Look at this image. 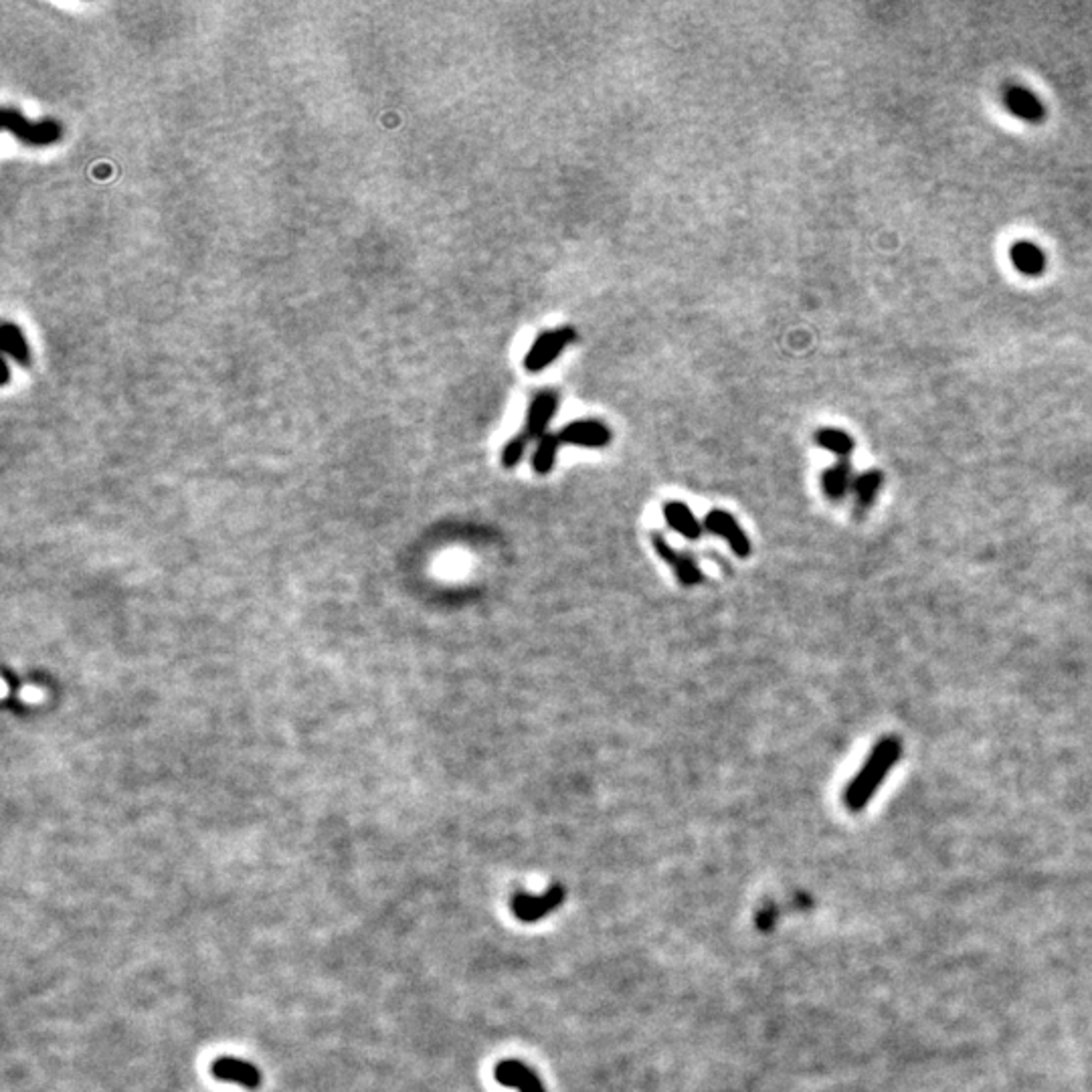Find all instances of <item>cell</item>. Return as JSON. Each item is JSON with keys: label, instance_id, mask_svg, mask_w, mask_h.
<instances>
[{"label": "cell", "instance_id": "cell-1", "mask_svg": "<svg viewBox=\"0 0 1092 1092\" xmlns=\"http://www.w3.org/2000/svg\"><path fill=\"white\" fill-rule=\"evenodd\" d=\"M902 742L896 737H884L876 742L874 748L868 755L866 763L856 772L844 791V804L850 812H861L868 805V801L874 797V793L880 789L884 779L894 764L901 759Z\"/></svg>", "mask_w": 1092, "mask_h": 1092}, {"label": "cell", "instance_id": "cell-2", "mask_svg": "<svg viewBox=\"0 0 1092 1092\" xmlns=\"http://www.w3.org/2000/svg\"><path fill=\"white\" fill-rule=\"evenodd\" d=\"M575 340L577 330L573 326H561V328L542 332L524 356V368L532 375L548 368Z\"/></svg>", "mask_w": 1092, "mask_h": 1092}, {"label": "cell", "instance_id": "cell-3", "mask_svg": "<svg viewBox=\"0 0 1092 1092\" xmlns=\"http://www.w3.org/2000/svg\"><path fill=\"white\" fill-rule=\"evenodd\" d=\"M704 530L715 534V537L723 538L728 546H731V551L739 556V559H748L750 551H753V545H750L748 534L742 530V526L739 524V520L734 518L731 512L715 508L710 510L707 516L702 520Z\"/></svg>", "mask_w": 1092, "mask_h": 1092}, {"label": "cell", "instance_id": "cell-4", "mask_svg": "<svg viewBox=\"0 0 1092 1092\" xmlns=\"http://www.w3.org/2000/svg\"><path fill=\"white\" fill-rule=\"evenodd\" d=\"M651 546H653V551L658 553L659 559L670 564L674 577L678 578V583L682 586H696V585L704 583V578L707 577H704L702 569L698 567V562L690 554L675 551L662 532L651 534Z\"/></svg>", "mask_w": 1092, "mask_h": 1092}, {"label": "cell", "instance_id": "cell-5", "mask_svg": "<svg viewBox=\"0 0 1092 1092\" xmlns=\"http://www.w3.org/2000/svg\"><path fill=\"white\" fill-rule=\"evenodd\" d=\"M562 445L586 449H603L613 440L611 429L601 419H575L559 431Z\"/></svg>", "mask_w": 1092, "mask_h": 1092}, {"label": "cell", "instance_id": "cell-6", "mask_svg": "<svg viewBox=\"0 0 1092 1092\" xmlns=\"http://www.w3.org/2000/svg\"><path fill=\"white\" fill-rule=\"evenodd\" d=\"M559 405L561 397L553 389H542L530 399L524 423V435L530 441H538L540 437L548 433V425H551L556 411H559Z\"/></svg>", "mask_w": 1092, "mask_h": 1092}, {"label": "cell", "instance_id": "cell-7", "mask_svg": "<svg viewBox=\"0 0 1092 1092\" xmlns=\"http://www.w3.org/2000/svg\"><path fill=\"white\" fill-rule=\"evenodd\" d=\"M562 901H564V890L561 886H553L540 896L516 894L514 898H512L510 909H512V915H514L518 920H522V923H537V920L545 918L546 915H551V912L559 909Z\"/></svg>", "mask_w": 1092, "mask_h": 1092}, {"label": "cell", "instance_id": "cell-8", "mask_svg": "<svg viewBox=\"0 0 1092 1092\" xmlns=\"http://www.w3.org/2000/svg\"><path fill=\"white\" fill-rule=\"evenodd\" d=\"M211 1072L217 1076L219 1080L237 1082L239 1087H245L249 1090H255L262 1087V1080H263L262 1072H259L257 1068L251 1064V1062L227 1058V1056L214 1060L211 1066Z\"/></svg>", "mask_w": 1092, "mask_h": 1092}, {"label": "cell", "instance_id": "cell-9", "mask_svg": "<svg viewBox=\"0 0 1092 1092\" xmlns=\"http://www.w3.org/2000/svg\"><path fill=\"white\" fill-rule=\"evenodd\" d=\"M662 514H664L666 524L670 526L675 534L684 537L686 540H700L702 534L707 532L704 530V524L694 516L692 508H690L684 502H680V500L666 502L662 506Z\"/></svg>", "mask_w": 1092, "mask_h": 1092}, {"label": "cell", "instance_id": "cell-10", "mask_svg": "<svg viewBox=\"0 0 1092 1092\" xmlns=\"http://www.w3.org/2000/svg\"><path fill=\"white\" fill-rule=\"evenodd\" d=\"M1006 106L1009 108L1014 116L1020 117L1023 122L1030 124H1039L1046 117V108L1044 103L1039 101L1038 95H1034L1026 87L1020 85H1009L1006 89Z\"/></svg>", "mask_w": 1092, "mask_h": 1092}, {"label": "cell", "instance_id": "cell-11", "mask_svg": "<svg viewBox=\"0 0 1092 1092\" xmlns=\"http://www.w3.org/2000/svg\"><path fill=\"white\" fill-rule=\"evenodd\" d=\"M496 1080L504 1087L516 1088L518 1092H545V1087L537 1074L529 1066L516 1060L500 1062L494 1071Z\"/></svg>", "mask_w": 1092, "mask_h": 1092}, {"label": "cell", "instance_id": "cell-12", "mask_svg": "<svg viewBox=\"0 0 1092 1092\" xmlns=\"http://www.w3.org/2000/svg\"><path fill=\"white\" fill-rule=\"evenodd\" d=\"M853 470L850 459H837L834 465L821 472V489L829 500H844L853 486Z\"/></svg>", "mask_w": 1092, "mask_h": 1092}, {"label": "cell", "instance_id": "cell-13", "mask_svg": "<svg viewBox=\"0 0 1092 1092\" xmlns=\"http://www.w3.org/2000/svg\"><path fill=\"white\" fill-rule=\"evenodd\" d=\"M1009 257H1012V263L1015 270L1022 271L1023 276L1036 278V276H1042V271L1046 270L1044 251L1031 241L1014 243L1012 251H1009Z\"/></svg>", "mask_w": 1092, "mask_h": 1092}, {"label": "cell", "instance_id": "cell-14", "mask_svg": "<svg viewBox=\"0 0 1092 1092\" xmlns=\"http://www.w3.org/2000/svg\"><path fill=\"white\" fill-rule=\"evenodd\" d=\"M561 445L562 441H561L559 433H551V431H548L545 437H540L537 445H534V453L530 457V465H532L534 473L548 475L554 470Z\"/></svg>", "mask_w": 1092, "mask_h": 1092}, {"label": "cell", "instance_id": "cell-15", "mask_svg": "<svg viewBox=\"0 0 1092 1092\" xmlns=\"http://www.w3.org/2000/svg\"><path fill=\"white\" fill-rule=\"evenodd\" d=\"M884 475L880 470H866L861 472L860 475H856V480H853V496H856V512L861 514V512H866L868 508L872 506L876 502V496H878L880 488H882Z\"/></svg>", "mask_w": 1092, "mask_h": 1092}, {"label": "cell", "instance_id": "cell-16", "mask_svg": "<svg viewBox=\"0 0 1092 1092\" xmlns=\"http://www.w3.org/2000/svg\"><path fill=\"white\" fill-rule=\"evenodd\" d=\"M813 440L821 449H828L834 453V456H837V459H850L853 448H856V443H853L850 433H845V431L836 429V427L817 429Z\"/></svg>", "mask_w": 1092, "mask_h": 1092}, {"label": "cell", "instance_id": "cell-17", "mask_svg": "<svg viewBox=\"0 0 1092 1092\" xmlns=\"http://www.w3.org/2000/svg\"><path fill=\"white\" fill-rule=\"evenodd\" d=\"M529 443H530V440L524 435V431H522V433H516L514 437H512V440L506 445H504V449H502V456H500L502 465L506 467V470H512V467H516L524 459L526 451H529Z\"/></svg>", "mask_w": 1092, "mask_h": 1092}]
</instances>
